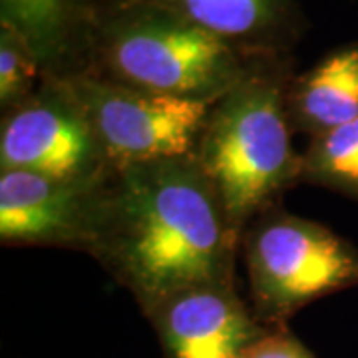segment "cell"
<instances>
[{
	"label": "cell",
	"instance_id": "cell-1",
	"mask_svg": "<svg viewBox=\"0 0 358 358\" xmlns=\"http://www.w3.org/2000/svg\"><path fill=\"white\" fill-rule=\"evenodd\" d=\"M239 233L195 157L112 167L90 253L148 315L201 285H233Z\"/></svg>",
	"mask_w": 358,
	"mask_h": 358
},
{
	"label": "cell",
	"instance_id": "cell-2",
	"mask_svg": "<svg viewBox=\"0 0 358 358\" xmlns=\"http://www.w3.org/2000/svg\"><path fill=\"white\" fill-rule=\"evenodd\" d=\"M291 80L287 54L251 56L241 80L211 106L193 154L237 233L301 179L287 110Z\"/></svg>",
	"mask_w": 358,
	"mask_h": 358
},
{
	"label": "cell",
	"instance_id": "cell-3",
	"mask_svg": "<svg viewBox=\"0 0 358 358\" xmlns=\"http://www.w3.org/2000/svg\"><path fill=\"white\" fill-rule=\"evenodd\" d=\"M249 62L251 54L167 6L150 0H108L96 22L86 74L213 103L241 80Z\"/></svg>",
	"mask_w": 358,
	"mask_h": 358
},
{
	"label": "cell",
	"instance_id": "cell-4",
	"mask_svg": "<svg viewBox=\"0 0 358 358\" xmlns=\"http://www.w3.org/2000/svg\"><path fill=\"white\" fill-rule=\"evenodd\" d=\"M255 317L281 327L299 308L358 285V249L308 219L271 213L247 241Z\"/></svg>",
	"mask_w": 358,
	"mask_h": 358
},
{
	"label": "cell",
	"instance_id": "cell-5",
	"mask_svg": "<svg viewBox=\"0 0 358 358\" xmlns=\"http://www.w3.org/2000/svg\"><path fill=\"white\" fill-rule=\"evenodd\" d=\"M64 80L114 167L192 157L213 106L129 88L94 74Z\"/></svg>",
	"mask_w": 358,
	"mask_h": 358
},
{
	"label": "cell",
	"instance_id": "cell-6",
	"mask_svg": "<svg viewBox=\"0 0 358 358\" xmlns=\"http://www.w3.org/2000/svg\"><path fill=\"white\" fill-rule=\"evenodd\" d=\"M112 167L64 78L44 76L24 103L2 117L0 171L88 181L103 178Z\"/></svg>",
	"mask_w": 358,
	"mask_h": 358
},
{
	"label": "cell",
	"instance_id": "cell-7",
	"mask_svg": "<svg viewBox=\"0 0 358 358\" xmlns=\"http://www.w3.org/2000/svg\"><path fill=\"white\" fill-rule=\"evenodd\" d=\"M110 171L88 181H66L18 169L0 171L2 243L62 245L90 251Z\"/></svg>",
	"mask_w": 358,
	"mask_h": 358
},
{
	"label": "cell",
	"instance_id": "cell-8",
	"mask_svg": "<svg viewBox=\"0 0 358 358\" xmlns=\"http://www.w3.org/2000/svg\"><path fill=\"white\" fill-rule=\"evenodd\" d=\"M162 358H243L267 327L249 313L233 285H201L164 299L145 315Z\"/></svg>",
	"mask_w": 358,
	"mask_h": 358
},
{
	"label": "cell",
	"instance_id": "cell-9",
	"mask_svg": "<svg viewBox=\"0 0 358 358\" xmlns=\"http://www.w3.org/2000/svg\"><path fill=\"white\" fill-rule=\"evenodd\" d=\"M108 0H0V24L13 28L38 56L44 76L90 72L96 22Z\"/></svg>",
	"mask_w": 358,
	"mask_h": 358
},
{
	"label": "cell",
	"instance_id": "cell-10",
	"mask_svg": "<svg viewBox=\"0 0 358 358\" xmlns=\"http://www.w3.org/2000/svg\"><path fill=\"white\" fill-rule=\"evenodd\" d=\"M189 18L245 54H287L301 30L294 0H150Z\"/></svg>",
	"mask_w": 358,
	"mask_h": 358
},
{
	"label": "cell",
	"instance_id": "cell-11",
	"mask_svg": "<svg viewBox=\"0 0 358 358\" xmlns=\"http://www.w3.org/2000/svg\"><path fill=\"white\" fill-rule=\"evenodd\" d=\"M291 126L313 138L358 117V42H350L293 76L287 92Z\"/></svg>",
	"mask_w": 358,
	"mask_h": 358
},
{
	"label": "cell",
	"instance_id": "cell-12",
	"mask_svg": "<svg viewBox=\"0 0 358 358\" xmlns=\"http://www.w3.org/2000/svg\"><path fill=\"white\" fill-rule=\"evenodd\" d=\"M301 179L358 199V117L313 138L301 155Z\"/></svg>",
	"mask_w": 358,
	"mask_h": 358
},
{
	"label": "cell",
	"instance_id": "cell-13",
	"mask_svg": "<svg viewBox=\"0 0 358 358\" xmlns=\"http://www.w3.org/2000/svg\"><path fill=\"white\" fill-rule=\"evenodd\" d=\"M44 80L38 56L18 32L0 24V106L10 112L24 103Z\"/></svg>",
	"mask_w": 358,
	"mask_h": 358
},
{
	"label": "cell",
	"instance_id": "cell-14",
	"mask_svg": "<svg viewBox=\"0 0 358 358\" xmlns=\"http://www.w3.org/2000/svg\"><path fill=\"white\" fill-rule=\"evenodd\" d=\"M243 358H315L285 324L267 327Z\"/></svg>",
	"mask_w": 358,
	"mask_h": 358
}]
</instances>
